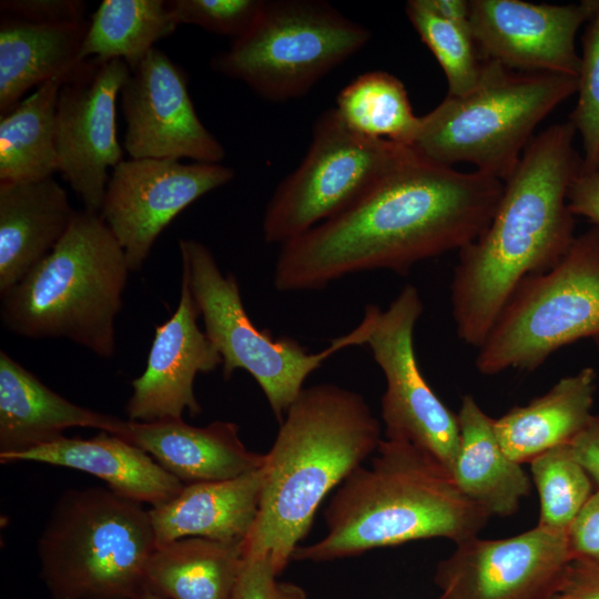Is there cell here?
I'll use <instances>...</instances> for the list:
<instances>
[{"mask_svg": "<svg viewBox=\"0 0 599 599\" xmlns=\"http://www.w3.org/2000/svg\"><path fill=\"white\" fill-rule=\"evenodd\" d=\"M502 190L493 175L460 172L413 150L347 209L281 245L274 287L305 292L365 271L405 274L459 252L489 225Z\"/></svg>", "mask_w": 599, "mask_h": 599, "instance_id": "6da1fadb", "label": "cell"}, {"mask_svg": "<svg viewBox=\"0 0 599 599\" xmlns=\"http://www.w3.org/2000/svg\"><path fill=\"white\" fill-rule=\"evenodd\" d=\"M567 121L548 126L526 146L486 230L460 250L450 284L459 339L478 348L517 286L551 268L576 238L568 204L582 169Z\"/></svg>", "mask_w": 599, "mask_h": 599, "instance_id": "7a4b0ae2", "label": "cell"}, {"mask_svg": "<svg viewBox=\"0 0 599 599\" xmlns=\"http://www.w3.org/2000/svg\"><path fill=\"white\" fill-rule=\"evenodd\" d=\"M280 424L262 467L258 511L243 542V558H268L276 575L309 531L325 496L383 439L364 397L334 384L303 388Z\"/></svg>", "mask_w": 599, "mask_h": 599, "instance_id": "3957f363", "label": "cell"}, {"mask_svg": "<svg viewBox=\"0 0 599 599\" xmlns=\"http://www.w3.org/2000/svg\"><path fill=\"white\" fill-rule=\"evenodd\" d=\"M369 466H358L336 487L324 511L327 534L298 546L297 560L331 561L375 548L478 536L490 516L469 500L451 474L427 451L384 438Z\"/></svg>", "mask_w": 599, "mask_h": 599, "instance_id": "277c9868", "label": "cell"}, {"mask_svg": "<svg viewBox=\"0 0 599 599\" xmlns=\"http://www.w3.org/2000/svg\"><path fill=\"white\" fill-rule=\"evenodd\" d=\"M130 272L123 248L100 214L77 211L54 248L0 294L2 325L21 337L67 338L111 358Z\"/></svg>", "mask_w": 599, "mask_h": 599, "instance_id": "5b68a950", "label": "cell"}, {"mask_svg": "<svg viewBox=\"0 0 599 599\" xmlns=\"http://www.w3.org/2000/svg\"><path fill=\"white\" fill-rule=\"evenodd\" d=\"M156 547L150 511L109 488L68 489L38 540L51 599H134Z\"/></svg>", "mask_w": 599, "mask_h": 599, "instance_id": "8992f818", "label": "cell"}, {"mask_svg": "<svg viewBox=\"0 0 599 599\" xmlns=\"http://www.w3.org/2000/svg\"><path fill=\"white\" fill-rule=\"evenodd\" d=\"M577 89V77L516 72L486 60L473 91L447 95L420 116L412 149L447 166L470 163L504 182L538 124Z\"/></svg>", "mask_w": 599, "mask_h": 599, "instance_id": "52a82bcc", "label": "cell"}, {"mask_svg": "<svg viewBox=\"0 0 599 599\" xmlns=\"http://www.w3.org/2000/svg\"><path fill=\"white\" fill-rule=\"evenodd\" d=\"M179 248L182 276L197 304L204 332L222 356L224 379L237 369L246 370L260 385L280 423L303 390L305 379L327 358L344 348L366 345L373 325L370 304L353 331L333 339L325 349L309 353L292 337L274 339L270 332L255 326L243 305L235 276L222 273L203 243L180 238Z\"/></svg>", "mask_w": 599, "mask_h": 599, "instance_id": "ba28073f", "label": "cell"}, {"mask_svg": "<svg viewBox=\"0 0 599 599\" xmlns=\"http://www.w3.org/2000/svg\"><path fill=\"white\" fill-rule=\"evenodd\" d=\"M588 338L599 351V227L576 236L546 272L517 286L477 348L484 375L532 372L561 347Z\"/></svg>", "mask_w": 599, "mask_h": 599, "instance_id": "9c48e42d", "label": "cell"}, {"mask_svg": "<svg viewBox=\"0 0 599 599\" xmlns=\"http://www.w3.org/2000/svg\"><path fill=\"white\" fill-rule=\"evenodd\" d=\"M370 32L322 0H270L253 27L216 54L211 68L283 102L306 94L363 49Z\"/></svg>", "mask_w": 599, "mask_h": 599, "instance_id": "30bf717a", "label": "cell"}, {"mask_svg": "<svg viewBox=\"0 0 599 599\" xmlns=\"http://www.w3.org/2000/svg\"><path fill=\"white\" fill-rule=\"evenodd\" d=\"M412 152L409 146L355 133L335 109L323 112L304 159L267 203L264 241L283 245L341 213Z\"/></svg>", "mask_w": 599, "mask_h": 599, "instance_id": "8fae6325", "label": "cell"}, {"mask_svg": "<svg viewBox=\"0 0 599 599\" xmlns=\"http://www.w3.org/2000/svg\"><path fill=\"white\" fill-rule=\"evenodd\" d=\"M373 325L366 345L380 367L385 438L408 441L432 455L450 474L458 454L457 414L423 376L414 348V329L424 305L418 290L405 285L387 309L372 304Z\"/></svg>", "mask_w": 599, "mask_h": 599, "instance_id": "7c38bea8", "label": "cell"}, {"mask_svg": "<svg viewBox=\"0 0 599 599\" xmlns=\"http://www.w3.org/2000/svg\"><path fill=\"white\" fill-rule=\"evenodd\" d=\"M130 72L123 60L88 59L68 73L58 94V172L91 212L101 210L109 169L123 160L116 101Z\"/></svg>", "mask_w": 599, "mask_h": 599, "instance_id": "4fadbf2b", "label": "cell"}, {"mask_svg": "<svg viewBox=\"0 0 599 599\" xmlns=\"http://www.w3.org/2000/svg\"><path fill=\"white\" fill-rule=\"evenodd\" d=\"M233 177L234 171L220 163L122 160L112 169L99 214L123 248L130 271L139 272L162 231Z\"/></svg>", "mask_w": 599, "mask_h": 599, "instance_id": "5bb4252c", "label": "cell"}, {"mask_svg": "<svg viewBox=\"0 0 599 599\" xmlns=\"http://www.w3.org/2000/svg\"><path fill=\"white\" fill-rule=\"evenodd\" d=\"M567 534L536 526L456 544L434 573L438 599H549L571 561Z\"/></svg>", "mask_w": 599, "mask_h": 599, "instance_id": "9a60e30c", "label": "cell"}, {"mask_svg": "<svg viewBox=\"0 0 599 599\" xmlns=\"http://www.w3.org/2000/svg\"><path fill=\"white\" fill-rule=\"evenodd\" d=\"M130 71L120 93L130 159L220 163L225 158L223 145L195 112L182 67L153 48Z\"/></svg>", "mask_w": 599, "mask_h": 599, "instance_id": "2e32d148", "label": "cell"}, {"mask_svg": "<svg viewBox=\"0 0 599 599\" xmlns=\"http://www.w3.org/2000/svg\"><path fill=\"white\" fill-rule=\"evenodd\" d=\"M469 24L484 60L526 73L577 77L575 40L599 0L572 4L520 0H471Z\"/></svg>", "mask_w": 599, "mask_h": 599, "instance_id": "e0dca14e", "label": "cell"}, {"mask_svg": "<svg viewBox=\"0 0 599 599\" xmlns=\"http://www.w3.org/2000/svg\"><path fill=\"white\" fill-rule=\"evenodd\" d=\"M197 304L182 276L180 300L171 317L154 328V338L144 372L132 380V395L125 405L129 420L150 423L193 417L202 408L194 394L197 374L222 365L217 348L197 325Z\"/></svg>", "mask_w": 599, "mask_h": 599, "instance_id": "ac0fdd59", "label": "cell"}, {"mask_svg": "<svg viewBox=\"0 0 599 599\" xmlns=\"http://www.w3.org/2000/svg\"><path fill=\"white\" fill-rule=\"evenodd\" d=\"M143 449L184 485L233 479L260 469L265 454L246 448L235 423L195 427L181 419L124 420L116 434Z\"/></svg>", "mask_w": 599, "mask_h": 599, "instance_id": "d6986e66", "label": "cell"}, {"mask_svg": "<svg viewBox=\"0 0 599 599\" xmlns=\"http://www.w3.org/2000/svg\"><path fill=\"white\" fill-rule=\"evenodd\" d=\"M0 461H37L84 471L115 494L152 507L167 502L184 487L143 449L104 430L88 439L62 436Z\"/></svg>", "mask_w": 599, "mask_h": 599, "instance_id": "ffe728a7", "label": "cell"}, {"mask_svg": "<svg viewBox=\"0 0 599 599\" xmlns=\"http://www.w3.org/2000/svg\"><path fill=\"white\" fill-rule=\"evenodd\" d=\"M123 423L68 400L0 352V460L51 443L71 427L116 435Z\"/></svg>", "mask_w": 599, "mask_h": 599, "instance_id": "44dd1931", "label": "cell"}, {"mask_svg": "<svg viewBox=\"0 0 599 599\" xmlns=\"http://www.w3.org/2000/svg\"><path fill=\"white\" fill-rule=\"evenodd\" d=\"M75 213L65 189L53 176L0 182V294L54 248Z\"/></svg>", "mask_w": 599, "mask_h": 599, "instance_id": "7402d4cb", "label": "cell"}, {"mask_svg": "<svg viewBox=\"0 0 599 599\" xmlns=\"http://www.w3.org/2000/svg\"><path fill=\"white\" fill-rule=\"evenodd\" d=\"M262 467L233 479L184 485L149 509L156 546L187 537L243 544L258 511Z\"/></svg>", "mask_w": 599, "mask_h": 599, "instance_id": "603a6c76", "label": "cell"}, {"mask_svg": "<svg viewBox=\"0 0 599 599\" xmlns=\"http://www.w3.org/2000/svg\"><path fill=\"white\" fill-rule=\"evenodd\" d=\"M459 448L451 476L460 491L490 517L515 515L531 490L527 471L500 446L494 418L471 395H465L457 414Z\"/></svg>", "mask_w": 599, "mask_h": 599, "instance_id": "cb8c5ba5", "label": "cell"}, {"mask_svg": "<svg viewBox=\"0 0 599 599\" xmlns=\"http://www.w3.org/2000/svg\"><path fill=\"white\" fill-rule=\"evenodd\" d=\"M596 389V370L583 367L527 405L494 419L504 451L519 464H529L549 449L570 444L592 416Z\"/></svg>", "mask_w": 599, "mask_h": 599, "instance_id": "d4e9b609", "label": "cell"}, {"mask_svg": "<svg viewBox=\"0 0 599 599\" xmlns=\"http://www.w3.org/2000/svg\"><path fill=\"white\" fill-rule=\"evenodd\" d=\"M89 20L34 24L0 17V116L50 79L82 62Z\"/></svg>", "mask_w": 599, "mask_h": 599, "instance_id": "484cf974", "label": "cell"}, {"mask_svg": "<svg viewBox=\"0 0 599 599\" xmlns=\"http://www.w3.org/2000/svg\"><path fill=\"white\" fill-rule=\"evenodd\" d=\"M243 565V544L187 537L158 545L146 585L166 599H231Z\"/></svg>", "mask_w": 599, "mask_h": 599, "instance_id": "4316f807", "label": "cell"}, {"mask_svg": "<svg viewBox=\"0 0 599 599\" xmlns=\"http://www.w3.org/2000/svg\"><path fill=\"white\" fill-rule=\"evenodd\" d=\"M67 75L50 79L0 116V182L41 180L58 172L55 110Z\"/></svg>", "mask_w": 599, "mask_h": 599, "instance_id": "83f0119b", "label": "cell"}, {"mask_svg": "<svg viewBox=\"0 0 599 599\" xmlns=\"http://www.w3.org/2000/svg\"><path fill=\"white\" fill-rule=\"evenodd\" d=\"M177 27L167 0H103L90 17L79 58L123 60L132 70Z\"/></svg>", "mask_w": 599, "mask_h": 599, "instance_id": "f1b7e54d", "label": "cell"}, {"mask_svg": "<svg viewBox=\"0 0 599 599\" xmlns=\"http://www.w3.org/2000/svg\"><path fill=\"white\" fill-rule=\"evenodd\" d=\"M335 110L355 133L409 148L420 125L403 82L384 71L361 74L347 84L337 95Z\"/></svg>", "mask_w": 599, "mask_h": 599, "instance_id": "f546056e", "label": "cell"}, {"mask_svg": "<svg viewBox=\"0 0 599 599\" xmlns=\"http://www.w3.org/2000/svg\"><path fill=\"white\" fill-rule=\"evenodd\" d=\"M406 16L441 67L450 97H463L480 81L486 60L483 59L471 28L440 17L428 0H409Z\"/></svg>", "mask_w": 599, "mask_h": 599, "instance_id": "4dcf8cb0", "label": "cell"}, {"mask_svg": "<svg viewBox=\"0 0 599 599\" xmlns=\"http://www.w3.org/2000/svg\"><path fill=\"white\" fill-rule=\"evenodd\" d=\"M540 510L538 526L567 534L592 495V480L573 457L569 444L549 449L530 463Z\"/></svg>", "mask_w": 599, "mask_h": 599, "instance_id": "1f68e13d", "label": "cell"}, {"mask_svg": "<svg viewBox=\"0 0 599 599\" xmlns=\"http://www.w3.org/2000/svg\"><path fill=\"white\" fill-rule=\"evenodd\" d=\"M581 44L578 100L568 121L581 138L582 170L593 171L599 158V3L587 22Z\"/></svg>", "mask_w": 599, "mask_h": 599, "instance_id": "d6a6232c", "label": "cell"}, {"mask_svg": "<svg viewBox=\"0 0 599 599\" xmlns=\"http://www.w3.org/2000/svg\"><path fill=\"white\" fill-rule=\"evenodd\" d=\"M265 0H167L176 22L221 35H244L255 23Z\"/></svg>", "mask_w": 599, "mask_h": 599, "instance_id": "836d02e7", "label": "cell"}, {"mask_svg": "<svg viewBox=\"0 0 599 599\" xmlns=\"http://www.w3.org/2000/svg\"><path fill=\"white\" fill-rule=\"evenodd\" d=\"M82 0H2L0 17L34 24H67L85 21Z\"/></svg>", "mask_w": 599, "mask_h": 599, "instance_id": "e575fe53", "label": "cell"}, {"mask_svg": "<svg viewBox=\"0 0 599 599\" xmlns=\"http://www.w3.org/2000/svg\"><path fill=\"white\" fill-rule=\"evenodd\" d=\"M567 540L572 559L599 562V488L577 515Z\"/></svg>", "mask_w": 599, "mask_h": 599, "instance_id": "d590c367", "label": "cell"}, {"mask_svg": "<svg viewBox=\"0 0 599 599\" xmlns=\"http://www.w3.org/2000/svg\"><path fill=\"white\" fill-rule=\"evenodd\" d=\"M276 576L268 558H243L231 599H274Z\"/></svg>", "mask_w": 599, "mask_h": 599, "instance_id": "8d00e7d4", "label": "cell"}, {"mask_svg": "<svg viewBox=\"0 0 599 599\" xmlns=\"http://www.w3.org/2000/svg\"><path fill=\"white\" fill-rule=\"evenodd\" d=\"M549 599H599V562L571 559Z\"/></svg>", "mask_w": 599, "mask_h": 599, "instance_id": "74e56055", "label": "cell"}, {"mask_svg": "<svg viewBox=\"0 0 599 599\" xmlns=\"http://www.w3.org/2000/svg\"><path fill=\"white\" fill-rule=\"evenodd\" d=\"M568 204L575 216H582L599 227V170L581 169L570 185Z\"/></svg>", "mask_w": 599, "mask_h": 599, "instance_id": "f35d334b", "label": "cell"}, {"mask_svg": "<svg viewBox=\"0 0 599 599\" xmlns=\"http://www.w3.org/2000/svg\"><path fill=\"white\" fill-rule=\"evenodd\" d=\"M569 447L592 483L599 486V414H592L587 425L570 441Z\"/></svg>", "mask_w": 599, "mask_h": 599, "instance_id": "ab89813d", "label": "cell"}, {"mask_svg": "<svg viewBox=\"0 0 599 599\" xmlns=\"http://www.w3.org/2000/svg\"><path fill=\"white\" fill-rule=\"evenodd\" d=\"M430 7L443 18L458 22L468 23L470 14V2L466 0H428Z\"/></svg>", "mask_w": 599, "mask_h": 599, "instance_id": "60d3db41", "label": "cell"}, {"mask_svg": "<svg viewBox=\"0 0 599 599\" xmlns=\"http://www.w3.org/2000/svg\"><path fill=\"white\" fill-rule=\"evenodd\" d=\"M274 599H307L305 591L293 583L276 582Z\"/></svg>", "mask_w": 599, "mask_h": 599, "instance_id": "b9f144b4", "label": "cell"}, {"mask_svg": "<svg viewBox=\"0 0 599 599\" xmlns=\"http://www.w3.org/2000/svg\"><path fill=\"white\" fill-rule=\"evenodd\" d=\"M134 599H166V598H164L163 596H161L160 593L151 589L145 582V585L136 593Z\"/></svg>", "mask_w": 599, "mask_h": 599, "instance_id": "7bdbcfd3", "label": "cell"}, {"mask_svg": "<svg viewBox=\"0 0 599 599\" xmlns=\"http://www.w3.org/2000/svg\"><path fill=\"white\" fill-rule=\"evenodd\" d=\"M596 170H599V158H598V162H597V169Z\"/></svg>", "mask_w": 599, "mask_h": 599, "instance_id": "ee69618b", "label": "cell"}]
</instances>
